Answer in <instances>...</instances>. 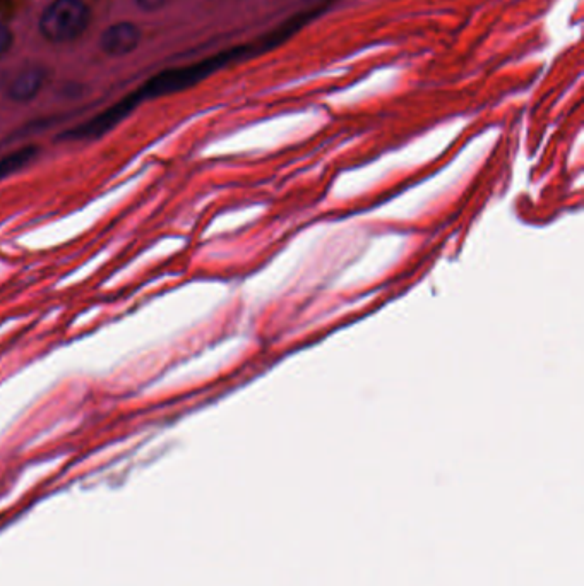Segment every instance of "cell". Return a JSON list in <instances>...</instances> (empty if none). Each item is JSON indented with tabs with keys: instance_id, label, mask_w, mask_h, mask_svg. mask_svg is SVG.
<instances>
[{
	"instance_id": "cell-1",
	"label": "cell",
	"mask_w": 584,
	"mask_h": 586,
	"mask_svg": "<svg viewBox=\"0 0 584 586\" xmlns=\"http://www.w3.org/2000/svg\"><path fill=\"white\" fill-rule=\"evenodd\" d=\"M254 50H257V45H254V47L242 45V47L225 50V52H221L215 57L201 60V62L192 64V66L161 71L160 74H156V76L149 79L148 83H144L141 88L132 91L131 95L115 103L114 107L107 108L105 112L88 120L86 124H81V126L67 131L62 136V139L83 141V139L102 138L105 132L114 129L119 122H122L127 115L131 114L134 108L146 102V100H153L158 96L172 95L177 91L187 90V88H191L199 81H203L204 78L211 76L213 72L218 71L221 67L227 66L233 60L244 59L245 55H252Z\"/></svg>"
},
{
	"instance_id": "cell-2",
	"label": "cell",
	"mask_w": 584,
	"mask_h": 586,
	"mask_svg": "<svg viewBox=\"0 0 584 586\" xmlns=\"http://www.w3.org/2000/svg\"><path fill=\"white\" fill-rule=\"evenodd\" d=\"M90 7L83 0H55L43 11L40 33L50 43H69L88 30Z\"/></svg>"
},
{
	"instance_id": "cell-3",
	"label": "cell",
	"mask_w": 584,
	"mask_h": 586,
	"mask_svg": "<svg viewBox=\"0 0 584 586\" xmlns=\"http://www.w3.org/2000/svg\"><path fill=\"white\" fill-rule=\"evenodd\" d=\"M141 31L134 23H117L102 36V50L110 57H124L138 48Z\"/></svg>"
},
{
	"instance_id": "cell-4",
	"label": "cell",
	"mask_w": 584,
	"mask_h": 586,
	"mask_svg": "<svg viewBox=\"0 0 584 586\" xmlns=\"http://www.w3.org/2000/svg\"><path fill=\"white\" fill-rule=\"evenodd\" d=\"M43 84H45V71L40 67H30L26 71L19 72L14 78L7 95L12 102H31L42 91Z\"/></svg>"
},
{
	"instance_id": "cell-5",
	"label": "cell",
	"mask_w": 584,
	"mask_h": 586,
	"mask_svg": "<svg viewBox=\"0 0 584 586\" xmlns=\"http://www.w3.org/2000/svg\"><path fill=\"white\" fill-rule=\"evenodd\" d=\"M36 153H38V150H36L35 146H28V148H23V150L14 151L11 155L4 156L0 160V180L6 179L14 172H18L19 168L28 165L35 158Z\"/></svg>"
},
{
	"instance_id": "cell-6",
	"label": "cell",
	"mask_w": 584,
	"mask_h": 586,
	"mask_svg": "<svg viewBox=\"0 0 584 586\" xmlns=\"http://www.w3.org/2000/svg\"><path fill=\"white\" fill-rule=\"evenodd\" d=\"M12 43H14V35L11 28L0 21V57H4L11 50Z\"/></svg>"
},
{
	"instance_id": "cell-7",
	"label": "cell",
	"mask_w": 584,
	"mask_h": 586,
	"mask_svg": "<svg viewBox=\"0 0 584 586\" xmlns=\"http://www.w3.org/2000/svg\"><path fill=\"white\" fill-rule=\"evenodd\" d=\"M138 6L146 12L158 11L167 4L168 0H136Z\"/></svg>"
},
{
	"instance_id": "cell-8",
	"label": "cell",
	"mask_w": 584,
	"mask_h": 586,
	"mask_svg": "<svg viewBox=\"0 0 584 586\" xmlns=\"http://www.w3.org/2000/svg\"><path fill=\"white\" fill-rule=\"evenodd\" d=\"M9 6V0H0V11H4Z\"/></svg>"
}]
</instances>
